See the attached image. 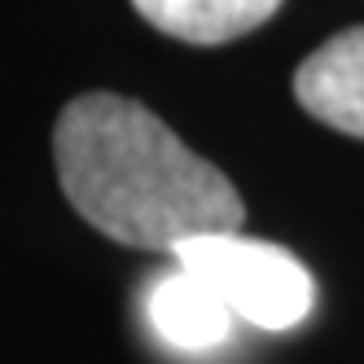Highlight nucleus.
Returning <instances> with one entry per match:
<instances>
[{"mask_svg": "<svg viewBox=\"0 0 364 364\" xmlns=\"http://www.w3.org/2000/svg\"><path fill=\"white\" fill-rule=\"evenodd\" d=\"M53 159L70 206L119 246L176 255L206 232H242L246 206L232 180L141 101L75 97L58 119Z\"/></svg>", "mask_w": 364, "mask_h": 364, "instance_id": "nucleus-1", "label": "nucleus"}, {"mask_svg": "<svg viewBox=\"0 0 364 364\" xmlns=\"http://www.w3.org/2000/svg\"><path fill=\"white\" fill-rule=\"evenodd\" d=\"M171 259L228 307L232 321L242 316L268 333L303 325L316 303L311 272L299 259L246 232H206V237L185 242Z\"/></svg>", "mask_w": 364, "mask_h": 364, "instance_id": "nucleus-2", "label": "nucleus"}, {"mask_svg": "<svg viewBox=\"0 0 364 364\" xmlns=\"http://www.w3.org/2000/svg\"><path fill=\"white\" fill-rule=\"evenodd\" d=\"M294 97L311 119L364 141V27L325 40L294 70Z\"/></svg>", "mask_w": 364, "mask_h": 364, "instance_id": "nucleus-3", "label": "nucleus"}, {"mask_svg": "<svg viewBox=\"0 0 364 364\" xmlns=\"http://www.w3.org/2000/svg\"><path fill=\"white\" fill-rule=\"evenodd\" d=\"M145 316H149L154 333L176 351H211L232 329L228 307L185 268H171L149 285Z\"/></svg>", "mask_w": 364, "mask_h": 364, "instance_id": "nucleus-4", "label": "nucleus"}, {"mask_svg": "<svg viewBox=\"0 0 364 364\" xmlns=\"http://www.w3.org/2000/svg\"><path fill=\"white\" fill-rule=\"evenodd\" d=\"M136 14L185 44H228L281 9V0H132Z\"/></svg>", "mask_w": 364, "mask_h": 364, "instance_id": "nucleus-5", "label": "nucleus"}]
</instances>
